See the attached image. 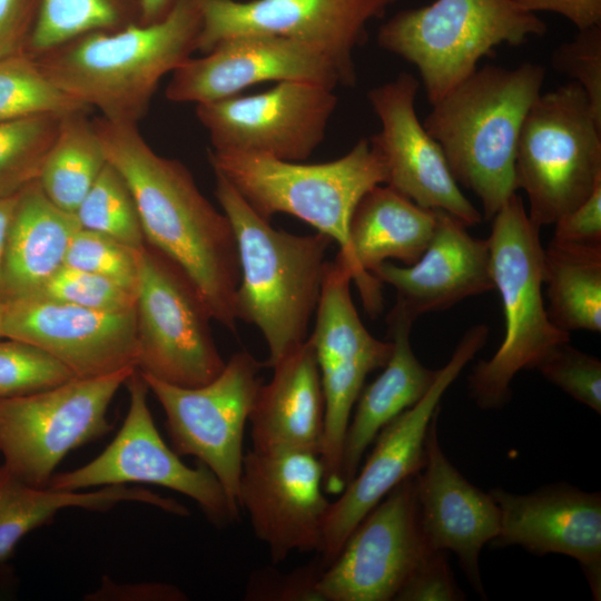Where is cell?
<instances>
[{"label": "cell", "mask_w": 601, "mask_h": 601, "mask_svg": "<svg viewBox=\"0 0 601 601\" xmlns=\"http://www.w3.org/2000/svg\"><path fill=\"white\" fill-rule=\"evenodd\" d=\"M464 593L457 587L446 551L428 552L417 565L396 601H459Z\"/></svg>", "instance_id": "b9f144b4"}, {"label": "cell", "mask_w": 601, "mask_h": 601, "mask_svg": "<svg viewBox=\"0 0 601 601\" xmlns=\"http://www.w3.org/2000/svg\"><path fill=\"white\" fill-rule=\"evenodd\" d=\"M138 2L139 23H152L169 12L175 0H138Z\"/></svg>", "instance_id": "7dc6e473"}, {"label": "cell", "mask_w": 601, "mask_h": 601, "mask_svg": "<svg viewBox=\"0 0 601 601\" xmlns=\"http://www.w3.org/2000/svg\"><path fill=\"white\" fill-rule=\"evenodd\" d=\"M77 377L45 349L24 341L0 338V398L45 391Z\"/></svg>", "instance_id": "d590c367"}, {"label": "cell", "mask_w": 601, "mask_h": 601, "mask_svg": "<svg viewBox=\"0 0 601 601\" xmlns=\"http://www.w3.org/2000/svg\"><path fill=\"white\" fill-rule=\"evenodd\" d=\"M264 366L248 351L236 352L217 377L180 387L145 375L165 415L173 450L205 464L220 483L235 516L243 466V439Z\"/></svg>", "instance_id": "7c38bea8"}, {"label": "cell", "mask_w": 601, "mask_h": 601, "mask_svg": "<svg viewBox=\"0 0 601 601\" xmlns=\"http://www.w3.org/2000/svg\"><path fill=\"white\" fill-rule=\"evenodd\" d=\"M338 104L334 89L280 81L268 90L196 105L211 149L304 161L325 138Z\"/></svg>", "instance_id": "2e32d148"}, {"label": "cell", "mask_w": 601, "mask_h": 601, "mask_svg": "<svg viewBox=\"0 0 601 601\" xmlns=\"http://www.w3.org/2000/svg\"><path fill=\"white\" fill-rule=\"evenodd\" d=\"M500 510L495 546L520 545L538 555L565 554L581 565L595 600L601 597V494L556 483L530 494L489 492Z\"/></svg>", "instance_id": "7402d4cb"}, {"label": "cell", "mask_w": 601, "mask_h": 601, "mask_svg": "<svg viewBox=\"0 0 601 601\" xmlns=\"http://www.w3.org/2000/svg\"><path fill=\"white\" fill-rule=\"evenodd\" d=\"M544 79L545 68L538 63L486 65L434 102L422 122L456 183L480 199L486 219L518 190L516 145Z\"/></svg>", "instance_id": "277c9868"}, {"label": "cell", "mask_w": 601, "mask_h": 601, "mask_svg": "<svg viewBox=\"0 0 601 601\" xmlns=\"http://www.w3.org/2000/svg\"><path fill=\"white\" fill-rule=\"evenodd\" d=\"M27 0H0V58L27 51Z\"/></svg>", "instance_id": "bcb514c9"}, {"label": "cell", "mask_w": 601, "mask_h": 601, "mask_svg": "<svg viewBox=\"0 0 601 601\" xmlns=\"http://www.w3.org/2000/svg\"><path fill=\"white\" fill-rule=\"evenodd\" d=\"M125 501L150 504L178 516L189 515V511L179 502L148 490L128 487L124 484L86 492L36 487L17 477L2 464L0 465V562H7L24 535L48 524L60 510L80 508L105 511Z\"/></svg>", "instance_id": "f1b7e54d"}, {"label": "cell", "mask_w": 601, "mask_h": 601, "mask_svg": "<svg viewBox=\"0 0 601 601\" xmlns=\"http://www.w3.org/2000/svg\"><path fill=\"white\" fill-rule=\"evenodd\" d=\"M545 22L512 0H434L398 11L377 45L414 65L433 105L501 45L521 46L546 32Z\"/></svg>", "instance_id": "52a82bcc"}, {"label": "cell", "mask_w": 601, "mask_h": 601, "mask_svg": "<svg viewBox=\"0 0 601 601\" xmlns=\"http://www.w3.org/2000/svg\"><path fill=\"white\" fill-rule=\"evenodd\" d=\"M19 194V193H18ZM17 195L0 198V275L6 248L7 235L17 203Z\"/></svg>", "instance_id": "c3c4849f"}, {"label": "cell", "mask_w": 601, "mask_h": 601, "mask_svg": "<svg viewBox=\"0 0 601 601\" xmlns=\"http://www.w3.org/2000/svg\"><path fill=\"white\" fill-rule=\"evenodd\" d=\"M136 367L0 398L3 465L23 482L47 487L55 469L73 449L107 434V410Z\"/></svg>", "instance_id": "30bf717a"}, {"label": "cell", "mask_w": 601, "mask_h": 601, "mask_svg": "<svg viewBox=\"0 0 601 601\" xmlns=\"http://www.w3.org/2000/svg\"><path fill=\"white\" fill-rule=\"evenodd\" d=\"M136 368L165 383L198 387L226 362L215 343L207 306L186 275L149 245L138 250Z\"/></svg>", "instance_id": "9c48e42d"}, {"label": "cell", "mask_w": 601, "mask_h": 601, "mask_svg": "<svg viewBox=\"0 0 601 601\" xmlns=\"http://www.w3.org/2000/svg\"><path fill=\"white\" fill-rule=\"evenodd\" d=\"M75 215L81 228L104 234L137 250L147 245L131 190L109 162Z\"/></svg>", "instance_id": "e575fe53"}, {"label": "cell", "mask_w": 601, "mask_h": 601, "mask_svg": "<svg viewBox=\"0 0 601 601\" xmlns=\"http://www.w3.org/2000/svg\"><path fill=\"white\" fill-rule=\"evenodd\" d=\"M514 174L539 228L554 225L601 183V120L580 85L539 95L521 127Z\"/></svg>", "instance_id": "ba28073f"}, {"label": "cell", "mask_w": 601, "mask_h": 601, "mask_svg": "<svg viewBox=\"0 0 601 601\" xmlns=\"http://www.w3.org/2000/svg\"><path fill=\"white\" fill-rule=\"evenodd\" d=\"M107 161L134 196L146 244L189 279L214 321L237 332L235 297L240 278L231 224L200 191L188 168L157 154L138 125L92 120Z\"/></svg>", "instance_id": "6da1fadb"}, {"label": "cell", "mask_w": 601, "mask_h": 601, "mask_svg": "<svg viewBox=\"0 0 601 601\" xmlns=\"http://www.w3.org/2000/svg\"><path fill=\"white\" fill-rule=\"evenodd\" d=\"M433 551L421 530L416 474L394 486L351 532L323 570V601L395 600L417 565Z\"/></svg>", "instance_id": "e0dca14e"}, {"label": "cell", "mask_w": 601, "mask_h": 601, "mask_svg": "<svg viewBox=\"0 0 601 601\" xmlns=\"http://www.w3.org/2000/svg\"><path fill=\"white\" fill-rule=\"evenodd\" d=\"M248 417L257 452L303 451L321 456L325 403L314 345L308 338L273 367Z\"/></svg>", "instance_id": "484cf974"}, {"label": "cell", "mask_w": 601, "mask_h": 601, "mask_svg": "<svg viewBox=\"0 0 601 601\" xmlns=\"http://www.w3.org/2000/svg\"><path fill=\"white\" fill-rule=\"evenodd\" d=\"M208 160L263 218L292 215L328 236L347 265L348 227L361 198L386 183L385 164L368 138L342 157L318 164L263 155L208 150Z\"/></svg>", "instance_id": "8992f818"}, {"label": "cell", "mask_w": 601, "mask_h": 601, "mask_svg": "<svg viewBox=\"0 0 601 601\" xmlns=\"http://www.w3.org/2000/svg\"><path fill=\"white\" fill-rule=\"evenodd\" d=\"M487 335L489 328L484 324L472 326L464 333L426 394L380 431L361 471L345 485L338 499L329 502L317 552L324 569L366 514L394 486L423 469L427 430L433 416L440 412L441 398L484 346Z\"/></svg>", "instance_id": "4fadbf2b"}, {"label": "cell", "mask_w": 601, "mask_h": 601, "mask_svg": "<svg viewBox=\"0 0 601 601\" xmlns=\"http://www.w3.org/2000/svg\"><path fill=\"white\" fill-rule=\"evenodd\" d=\"M553 239L573 244H601V183L589 197L555 224Z\"/></svg>", "instance_id": "7bdbcfd3"}, {"label": "cell", "mask_w": 601, "mask_h": 601, "mask_svg": "<svg viewBox=\"0 0 601 601\" xmlns=\"http://www.w3.org/2000/svg\"><path fill=\"white\" fill-rule=\"evenodd\" d=\"M107 162L87 111L67 114L61 118L38 183L56 206L75 214Z\"/></svg>", "instance_id": "4dcf8cb0"}, {"label": "cell", "mask_w": 601, "mask_h": 601, "mask_svg": "<svg viewBox=\"0 0 601 601\" xmlns=\"http://www.w3.org/2000/svg\"><path fill=\"white\" fill-rule=\"evenodd\" d=\"M28 298L52 300L104 312L131 311L135 309L136 304V294L117 283L66 265Z\"/></svg>", "instance_id": "8d00e7d4"}, {"label": "cell", "mask_w": 601, "mask_h": 601, "mask_svg": "<svg viewBox=\"0 0 601 601\" xmlns=\"http://www.w3.org/2000/svg\"><path fill=\"white\" fill-rule=\"evenodd\" d=\"M92 601H183L186 594L177 587L161 582L117 583L105 577L101 585L86 595Z\"/></svg>", "instance_id": "ee69618b"}, {"label": "cell", "mask_w": 601, "mask_h": 601, "mask_svg": "<svg viewBox=\"0 0 601 601\" xmlns=\"http://www.w3.org/2000/svg\"><path fill=\"white\" fill-rule=\"evenodd\" d=\"M418 88L413 75L401 72L367 92L381 122V130L368 139L385 164V184L423 208L445 211L466 227L477 225L481 213L464 196L440 145L416 116Z\"/></svg>", "instance_id": "d6986e66"}, {"label": "cell", "mask_w": 601, "mask_h": 601, "mask_svg": "<svg viewBox=\"0 0 601 601\" xmlns=\"http://www.w3.org/2000/svg\"><path fill=\"white\" fill-rule=\"evenodd\" d=\"M130 23L125 0H40L27 51L38 56L80 36Z\"/></svg>", "instance_id": "d6a6232c"}, {"label": "cell", "mask_w": 601, "mask_h": 601, "mask_svg": "<svg viewBox=\"0 0 601 601\" xmlns=\"http://www.w3.org/2000/svg\"><path fill=\"white\" fill-rule=\"evenodd\" d=\"M318 454L303 451L244 454L238 505L274 564L292 552H318L329 501Z\"/></svg>", "instance_id": "ac0fdd59"}, {"label": "cell", "mask_w": 601, "mask_h": 601, "mask_svg": "<svg viewBox=\"0 0 601 601\" xmlns=\"http://www.w3.org/2000/svg\"><path fill=\"white\" fill-rule=\"evenodd\" d=\"M372 275L395 289L393 308L413 323L423 314L494 290L487 239L471 236L466 226L442 210H436L432 239L414 264L384 262Z\"/></svg>", "instance_id": "cb8c5ba5"}, {"label": "cell", "mask_w": 601, "mask_h": 601, "mask_svg": "<svg viewBox=\"0 0 601 601\" xmlns=\"http://www.w3.org/2000/svg\"><path fill=\"white\" fill-rule=\"evenodd\" d=\"M3 304L4 337L45 349L77 377L136 367L135 309L104 312L37 298Z\"/></svg>", "instance_id": "44dd1931"}, {"label": "cell", "mask_w": 601, "mask_h": 601, "mask_svg": "<svg viewBox=\"0 0 601 601\" xmlns=\"http://www.w3.org/2000/svg\"><path fill=\"white\" fill-rule=\"evenodd\" d=\"M491 220L492 279L502 300L505 333L494 355L477 362L467 378L471 396L482 410L503 407L521 370L535 368L552 348L570 342V334L551 322L544 306V248L521 196L512 195Z\"/></svg>", "instance_id": "5b68a950"}, {"label": "cell", "mask_w": 601, "mask_h": 601, "mask_svg": "<svg viewBox=\"0 0 601 601\" xmlns=\"http://www.w3.org/2000/svg\"><path fill=\"white\" fill-rule=\"evenodd\" d=\"M535 370L575 401L601 413V362L598 357L565 342L552 348Z\"/></svg>", "instance_id": "f35d334b"}, {"label": "cell", "mask_w": 601, "mask_h": 601, "mask_svg": "<svg viewBox=\"0 0 601 601\" xmlns=\"http://www.w3.org/2000/svg\"><path fill=\"white\" fill-rule=\"evenodd\" d=\"M548 315L564 332L601 331V244L552 238L543 255Z\"/></svg>", "instance_id": "f546056e"}, {"label": "cell", "mask_w": 601, "mask_h": 601, "mask_svg": "<svg viewBox=\"0 0 601 601\" xmlns=\"http://www.w3.org/2000/svg\"><path fill=\"white\" fill-rule=\"evenodd\" d=\"M17 589V578L7 562H0V599L11 597Z\"/></svg>", "instance_id": "681fc988"}, {"label": "cell", "mask_w": 601, "mask_h": 601, "mask_svg": "<svg viewBox=\"0 0 601 601\" xmlns=\"http://www.w3.org/2000/svg\"><path fill=\"white\" fill-rule=\"evenodd\" d=\"M214 175L215 196L237 245L236 318L260 331L269 352L264 366L273 367L309 336L334 242L318 231L295 235L273 227L221 175Z\"/></svg>", "instance_id": "3957f363"}, {"label": "cell", "mask_w": 601, "mask_h": 601, "mask_svg": "<svg viewBox=\"0 0 601 601\" xmlns=\"http://www.w3.org/2000/svg\"><path fill=\"white\" fill-rule=\"evenodd\" d=\"M65 115H42L0 122V198L38 180Z\"/></svg>", "instance_id": "836d02e7"}, {"label": "cell", "mask_w": 601, "mask_h": 601, "mask_svg": "<svg viewBox=\"0 0 601 601\" xmlns=\"http://www.w3.org/2000/svg\"><path fill=\"white\" fill-rule=\"evenodd\" d=\"M392 354L384 371L363 387L344 439L342 472L345 485L358 471L362 457L380 431L416 404L433 385L439 370L425 367L411 345L413 322L392 308L387 317Z\"/></svg>", "instance_id": "83f0119b"}, {"label": "cell", "mask_w": 601, "mask_h": 601, "mask_svg": "<svg viewBox=\"0 0 601 601\" xmlns=\"http://www.w3.org/2000/svg\"><path fill=\"white\" fill-rule=\"evenodd\" d=\"M324 568L319 561L287 574L273 569L257 571L246 588L245 599L256 601H323L317 583Z\"/></svg>", "instance_id": "60d3db41"}, {"label": "cell", "mask_w": 601, "mask_h": 601, "mask_svg": "<svg viewBox=\"0 0 601 601\" xmlns=\"http://www.w3.org/2000/svg\"><path fill=\"white\" fill-rule=\"evenodd\" d=\"M522 9L536 13L552 12L564 17L578 30L601 26V0H512Z\"/></svg>", "instance_id": "f6af8a7d"}, {"label": "cell", "mask_w": 601, "mask_h": 601, "mask_svg": "<svg viewBox=\"0 0 601 601\" xmlns=\"http://www.w3.org/2000/svg\"><path fill=\"white\" fill-rule=\"evenodd\" d=\"M397 0H200L197 51L247 33L280 36L308 45L327 57L343 86L356 85L354 50L367 40V23Z\"/></svg>", "instance_id": "5bb4252c"}, {"label": "cell", "mask_w": 601, "mask_h": 601, "mask_svg": "<svg viewBox=\"0 0 601 601\" xmlns=\"http://www.w3.org/2000/svg\"><path fill=\"white\" fill-rule=\"evenodd\" d=\"M80 228L75 214L56 206L38 180L17 197L0 275V302L33 295L59 268Z\"/></svg>", "instance_id": "4316f807"}, {"label": "cell", "mask_w": 601, "mask_h": 601, "mask_svg": "<svg viewBox=\"0 0 601 601\" xmlns=\"http://www.w3.org/2000/svg\"><path fill=\"white\" fill-rule=\"evenodd\" d=\"M552 67L584 90L594 116L601 120V26L578 30L552 53Z\"/></svg>", "instance_id": "ab89813d"}, {"label": "cell", "mask_w": 601, "mask_h": 601, "mask_svg": "<svg viewBox=\"0 0 601 601\" xmlns=\"http://www.w3.org/2000/svg\"><path fill=\"white\" fill-rule=\"evenodd\" d=\"M126 384L129 408L114 441L88 464L53 474L47 487L80 491L99 485L155 484L193 499L215 524L236 520L214 473L203 463L187 466L161 439L148 406V385L137 368Z\"/></svg>", "instance_id": "9a60e30c"}, {"label": "cell", "mask_w": 601, "mask_h": 601, "mask_svg": "<svg viewBox=\"0 0 601 601\" xmlns=\"http://www.w3.org/2000/svg\"><path fill=\"white\" fill-rule=\"evenodd\" d=\"M352 274L338 255L327 260L314 329V345L324 394V439L321 461L324 491L341 493L343 445L353 407L367 375L385 366L391 339L374 337L362 323L351 295Z\"/></svg>", "instance_id": "8fae6325"}, {"label": "cell", "mask_w": 601, "mask_h": 601, "mask_svg": "<svg viewBox=\"0 0 601 601\" xmlns=\"http://www.w3.org/2000/svg\"><path fill=\"white\" fill-rule=\"evenodd\" d=\"M65 265L106 277L136 294L138 250L104 234L79 228Z\"/></svg>", "instance_id": "74e56055"}, {"label": "cell", "mask_w": 601, "mask_h": 601, "mask_svg": "<svg viewBox=\"0 0 601 601\" xmlns=\"http://www.w3.org/2000/svg\"><path fill=\"white\" fill-rule=\"evenodd\" d=\"M439 413L430 423L425 463L416 474L420 525L428 548L453 551L472 587L484 597L479 559L499 533L500 510L491 494L471 484L443 453Z\"/></svg>", "instance_id": "603a6c76"}, {"label": "cell", "mask_w": 601, "mask_h": 601, "mask_svg": "<svg viewBox=\"0 0 601 601\" xmlns=\"http://www.w3.org/2000/svg\"><path fill=\"white\" fill-rule=\"evenodd\" d=\"M435 226L436 210L416 205L386 184L361 198L349 220L347 266L371 316L383 308L382 284L372 272L387 259L414 264L430 244Z\"/></svg>", "instance_id": "d4e9b609"}, {"label": "cell", "mask_w": 601, "mask_h": 601, "mask_svg": "<svg viewBox=\"0 0 601 601\" xmlns=\"http://www.w3.org/2000/svg\"><path fill=\"white\" fill-rule=\"evenodd\" d=\"M200 0H175L152 23L95 31L33 56L60 89L101 117L138 125L165 76L197 51Z\"/></svg>", "instance_id": "7a4b0ae2"}, {"label": "cell", "mask_w": 601, "mask_h": 601, "mask_svg": "<svg viewBox=\"0 0 601 601\" xmlns=\"http://www.w3.org/2000/svg\"><path fill=\"white\" fill-rule=\"evenodd\" d=\"M88 110L55 85L28 51L0 58V122Z\"/></svg>", "instance_id": "1f68e13d"}, {"label": "cell", "mask_w": 601, "mask_h": 601, "mask_svg": "<svg viewBox=\"0 0 601 601\" xmlns=\"http://www.w3.org/2000/svg\"><path fill=\"white\" fill-rule=\"evenodd\" d=\"M3 322H4V304L0 302V338H4Z\"/></svg>", "instance_id": "f907efd6"}, {"label": "cell", "mask_w": 601, "mask_h": 601, "mask_svg": "<svg viewBox=\"0 0 601 601\" xmlns=\"http://www.w3.org/2000/svg\"><path fill=\"white\" fill-rule=\"evenodd\" d=\"M267 81H305L335 89L343 86L334 63L294 39L260 33L227 38L203 57H190L171 72L165 97L195 105L237 96Z\"/></svg>", "instance_id": "ffe728a7"}]
</instances>
